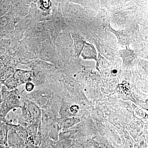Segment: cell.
I'll list each match as a JSON object with an SVG mask.
<instances>
[{
	"mask_svg": "<svg viewBox=\"0 0 148 148\" xmlns=\"http://www.w3.org/2000/svg\"><path fill=\"white\" fill-rule=\"evenodd\" d=\"M41 3H42L43 6L45 8H47L49 6V3H50V2H49V1H41Z\"/></svg>",
	"mask_w": 148,
	"mask_h": 148,
	"instance_id": "5b68a950",
	"label": "cell"
},
{
	"mask_svg": "<svg viewBox=\"0 0 148 148\" xmlns=\"http://www.w3.org/2000/svg\"><path fill=\"white\" fill-rule=\"evenodd\" d=\"M0 148H8L6 147H4V146H0Z\"/></svg>",
	"mask_w": 148,
	"mask_h": 148,
	"instance_id": "52a82bcc",
	"label": "cell"
},
{
	"mask_svg": "<svg viewBox=\"0 0 148 148\" xmlns=\"http://www.w3.org/2000/svg\"><path fill=\"white\" fill-rule=\"evenodd\" d=\"M78 109V108L77 106H73L71 108V112H77Z\"/></svg>",
	"mask_w": 148,
	"mask_h": 148,
	"instance_id": "8992f818",
	"label": "cell"
},
{
	"mask_svg": "<svg viewBox=\"0 0 148 148\" xmlns=\"http://www.w3.org/2000/svg\"><path fill=\"white\" fill-rule=\"evenodd\" d=\"M31 76V73L30 71L17 70L14 74V78L19 82H27Z\"/></svg>",
	"mask_w": 148,
	"mask_h": 148,
	"instance_id": "6da1fadb",
	"label": "cell"
},
{
	"mask_svg": "<svg viewBox=\"0 0 148 148\" xmlns=\"http://www.w3.org/2000/svg\"><path fill=\"white\" fill-rule=\"evenodd\" d=\"M122 51L121 56L123 58L124 64H126L125 65H129L132 60L135 59V53L133 51L128 50H123Z\"/></svg>",
	"mask_w": 148,
	"mask_h": 148,
	"instance_id": "3957f363",
	"label": "cell"
},
{
	"mask_svg": "<svg viewBox=\"0 0 148 148\" xmlns=\"http://www.w3.org/2000/svg\"><path fill=\"white\" fill-rule=\"evenodd\" d=\"M84 47V48L82 54L84 57H86L87 58L92 59L90 55L93 58L96 57L95 49L90 45L86 43Z\"/></svg>",
	"mask_w": 148,
	"mask_h": 148,
	"instance_id": "7a4b0ae2",
	"label": "cell"
},
{
	"mask_svg": "<svg viewBox=\"0 0 148 148\" xmlns=\"http://www.w3.org/2000/svg\"><path fill=\"white\" fill-rule=\"evenodd\" d=\"M34 85L32 83H27L26 86V90L28 91H31L34 89Z\"/></svg>",
	"mask_w": 148,
	"mask_h": 148,
	"instance_id": "277c9868",
	"label": "cell"
}]
</instances>
